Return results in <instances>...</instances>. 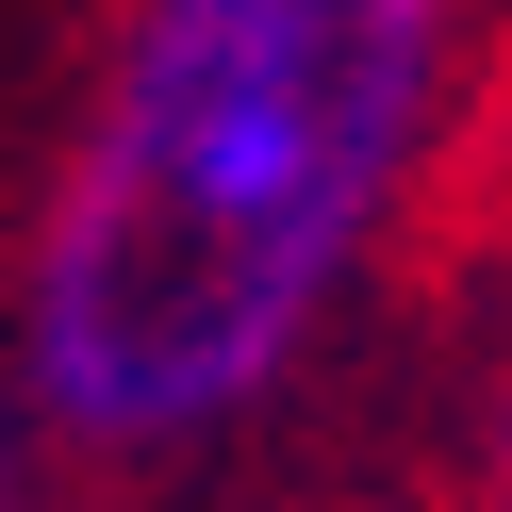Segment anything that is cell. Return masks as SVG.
Segmentation results:
<instances>
[{"mask_svg":"<svg viewBox=\"0 0 512 512\" xmlns=\"http://www.w3.org/2000/svg\"><path fill=\"white\" fill-rule=\"evenodd\" d=\"M463 0H133L34 215V397L199 446L331 331L446 116Z\"/></svg>","mask_w":512,"mask_h":512,"instance_id":"1","label":"cell"},{"mask_svg":"<svg viewBox=\"0 0 512 512\" xmlns=\"http://www.w3.org/2000/svg\"><path fill=\"white\" fill-rule=\"evenodd\" d=\"M479 496L512 512V364H496V413H479Z\"/></svg>","mask_w":512,"mask_h":512,"instance_id":"2","label":"cell"},{"mask_svg":"<svg viewBox=\"0 0 512 512\" xmlns=\"http://www.w3.org/2000/svg\"><path fill=\"white\" fill-rule=\"evenodd\" d=\"M0 512H17V463H0Z\"/></svg>","mask_w":512,"mask_h":512,"instance_id":"3","label":"cell"}]
</instances>
